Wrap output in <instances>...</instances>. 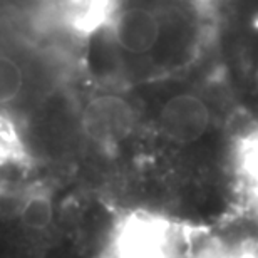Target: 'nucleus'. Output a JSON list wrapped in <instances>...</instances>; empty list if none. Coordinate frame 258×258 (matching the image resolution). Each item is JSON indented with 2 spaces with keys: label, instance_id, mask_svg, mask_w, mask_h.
I'll use <instances>...</instances> for the list:
<instances>
[{
  "label": "nucleus",
  "instance_id": "1",
  "mask_svg": "<svg viewBox=\"0 0 258 258\" xmlns=\"http://www.w3.org/2000/svg\"><path fill=\"white\" fill-rule=\"evenodd\" d=\"M181 231L171 221L149 215H134L121 225L114 241V258H179L184 256Z\"/></svg>",
  "mask_w": 258,
  "mask_h": 258
},
{
  "label": "nucleus",
  "instance_id": "2",
  "mask_svg": "<svg viewBox=\"0 0 258 258\" xmlns=\"http://www.w3.org/2000/svg\"><path fill=\"white\" fill-rule=\"evenodd\" d=\"M136 127V112L126 99L99 96L82 112V131L99 146H117L131 136Z\"/></svg>",
  "mask_w": 258,
  "mask_h": 258
},
{
  "label": "nucleus",
  "instance_id": "3",
  "mask_svg": "<svg viewBox=\"0 0 258 258\" xmlns=\"http://www.w3.org/2000/svg\"><path fill=\"white\" fill-rule=\"evenodd\" d=\"M158 122L163 136L176 144L188 146L198 143L210 131L213 116L210 106L200 96L184 92L164 102Z\"/></svg>",
  "mask_w": 258,
  "mask_h": 258
},
{
  "label": "nucleus",
  "instance_id": "4",
  "mask_svg": "<svg viewBox=\"0 0 258 258\" xmlns=\"http://www.w3.org/2000/svg\"><path fill=\"white\" fill-rule=\"evenodd\" d=\"M116 12V0H52L55 22L81 37H89L111 25Z\"/></svg>",
  "mask_w": 258,
  "mask_h": 258
},
{
  "label": "nucleus",
  "instance_id": "5",
  "mask_svg": "<svg viewBox=\"0 0 258 258\" xmlns=\"http://www.w3.org/2000/svg\"><path fill=\"white\" fill-rule=\"evenodd\" d=\"M111 27L117 44L131 54L149 52L156 45L161 32L158 17L144 7L117 9Z\"/></svg>",
  "mask_w": 258,
  "mask_h": 258
},
{
  "label": "nucleus",
  "instance_id": "6",
  "mask_svg": "<svg viewBox=\"0 0 258 258\" xmlns=\"http://www.w3.org/2000/svg\"><path fill=\"white\" fill-rule=\"evenodd\" d=\"M235 173L243 188L246 216L258 228V126L241 134L233 153Z\"/></svg>",
  "mask_w": 258,
  "mask_h": 258
},
{
  "label": "nucleus",
  "instance_id": "7",
  "mask_svg": "<svg viewBox=\"0 0 258 258\" xmlns=\"http://www.w3.org/2000/svg\"><path fill=\"white\" fill-rule=\"evenodd\" d=\"M27 156L20 129L7 112L0 111V166L24 161Z\"/></svg>",
  "mask_w": 258,
  "mask_h": 258
},
{
  "label": "nucleus",
  "instance_id": "8",
  "mask_svg": "<svg viewBox=\"0 0 258 258\" xmlns=\"http://www.w3.org/2000/svg\"><path fill=\"white\" fill-rule=\"evenodd\" d=\"M24 86L20 66L9 55L0 54V106L17 99Z\"/></svg>",
  "mask_w": 258,
  "mask_h": 258
},
{
  "label": "nucleus",
  "instance_id": "9",
  "mask_svg": "<svg viewBox=\"0 0 258 258\" xmlns=\"http://www.w3.org/2000/svg\"><path fill=\"white\" fill-rule=\"evenodd\" d=\"M25 225L30 228H44L49 225L50 216H52V206L45 196H32L24 206L22 211Z\"/></svg>",
  "mask_w": 258,
  "mask_h": 258
},
{
  "label": "nucleus",
  "instance_id": "10",
  "mask_svg": "<svg viewBox=\"0 0 258 258\" xmlns=\"http://www.w3.org/2000/svg\"><path fill=\"white\" fill-rule=\"evenodd\" d=\"M253 86H255L256 94H258V62H256L255 69H253Z\"/></svg>",
  "mask_w": 258,
  "mask_h": 258
}]
</instances>
